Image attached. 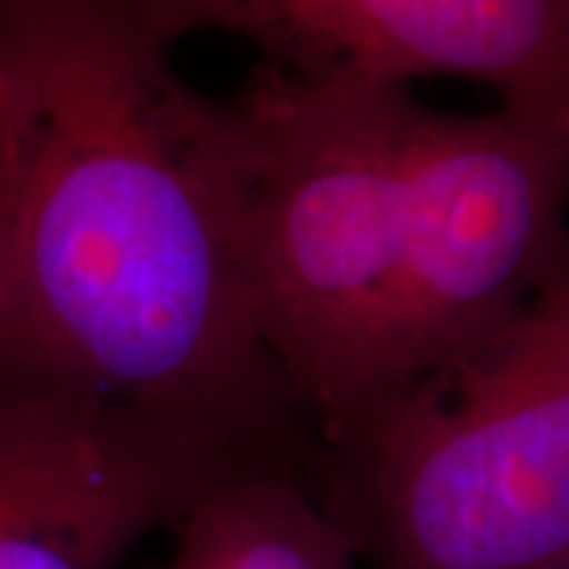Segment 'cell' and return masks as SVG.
Wrapping results in <instances>:
<instances>
[{
  "label": "cell",
  "instance_id": "8",
  "mask_svg": "<svg viewBox=\"0 0 569 569\" xmlns=\"http://www.w3.org/2000/svg\"><path fill=\"white\" fill-rule=\"evenodd\" d=\"M557 569H569V560H567V563H563V567H557Z\"/></svg>",
  "mask_w": 569,
  "mask_h": 569
},
{
  "label": "cell",
  "instance_id": "7",
  "mask_svg": "<svg viewBox=\"0 0 569 569\" xmlns=\"http://www.w3.org/2000/svg\"><path fill=\"white\" fill-rule=\"evenodd\" d=\"M17 193H20V152H17V130L13 111L0 63V298L10 272L13 238H17Z\"/></svg>",
  "mask_w": 569,
  "mask_h": 569
},
{
  "label": "cell",
  "instance_id": "5",
  "mask_svg": "<svg viewBox=\"0 0 569 569\" xmlns=\"http://www.w3.org/2000/svg\"><path fill=\"white\" fill-rule=\"evenodd\" d=\"M171 41L224 32L301 77H459L569 127V0H140Z\"/></svg>",
  "mask_w": 569,
  "mask_h": 569
},
{
  "label": "cell",
  "instance_id": "4",
  "mask_svg": "<svg viewBox=\"0 0 569 569\" xmlns=\"http://www.w3.org/2000/svg\"><path fill=\"white\" fill-rule=\"evenodd\" d=\"M238 468L130 408L0 380V569H121Z\"/></svg>",
  "mask_w": 569,
  "mask_h": 569
},
{
  "label": "cell",
  "instance_id": "2",
  "mask_svg": "<svg viewBox=\"0 0 569 569\" xmlns=\"http://www.w3.org/2000/svg\"><path fill=\"white\" fill-rule=\"evenodd\" d=\"M266 346L320 437L507 323L569 234V127L257 63L231 99Z\"/></svg>",
  "mask_w": 569,
  "mask_h": 569
},
{
  "label": "cell",
  "instance_id": "1",
  "mask_svg": "<svg viewBox=\"0 0 569 569\" xmlns=\"http://www.w3.org/2000/svg\"><path fill=\"white\" fill-rule=\"evenodd\" d=\"M140 0H0L20 152L0 380L96 396L317 485L323 437L266 346L231 99Z\"/></svg>",
  "mask_w": 569,
  "mask_h": 569
},
{
  "label": "cell",
  "instance_id": "3",
  "mask_svg": "<svg viewBox=\"0 0 569 569\" xmlns=\"http://www.w3.org/2000/svg\"><path fill=\"white\" fill-rule=\"evenodd\" d=\"M313 490L365 569L563 567L569 234L485 342L329 433Z\"/></svg>",
  "mask_w": 569,
  "mask_h": 569
},
{
  "label": "cell",
  "instance_id": "6",
  "mask_svg": "<svg viewBox=\"0 0 569 569\" xmlns=\"http://www.w3.org/2000/svg\"><path fill=\"white\" fill-rule=\"evenodd\" d=\"M171 538L164 569H365L313 485L276 468L228 471Z\"/></svg>",
  "mask_w": 569,
  "mask_h": 569
}]
</instances>
